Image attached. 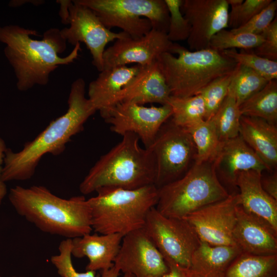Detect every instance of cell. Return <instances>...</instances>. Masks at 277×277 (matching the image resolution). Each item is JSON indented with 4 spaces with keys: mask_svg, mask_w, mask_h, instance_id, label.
I'll return each mask as SVG.
<instances>
[{
    "mask_svg": "<svg viewBox=\"0 0 277 277\" xmlns=\"http://www.w3.org/2000/svg\"><path fill=\"white\" fill-rule=\"evenodd\" d=\"M85 88L83 78L74 80L71 85L66 112L51 121L34 139L26 142L21 150L14 152L7 148L2 174L4 182L29 180L45 154L60 155L71 137L83 130L85 122L96 111L85 96Z\"/></svg>",
    "mask_w": 277,
    "mask_h": 277,
    "instance_id": "obj_1",
    "label": "cell"
},
{
    "mask_svg": "<svg viewBox=\"0 0 277 277\" xmlns=\"http://www.w3.org/2000/svg\"><path fill=\"white\" fill-rule=\"evenodd\" d=\"M31 35L37 36L36 31L16 25L0 27V42L6 45L5 55L14 70L16 87L21 91L36 85H46L51 73L61 65L73 63L81 49L78 43L67 56L61 57L59 54L66 49L67 42L58 28L45 31L41 40Z\"/></svg>",
    "mask_w": 277,
    "mask_h": 277,
    "instance_id": "obj_2",
    "label": "cell"
},
{
    "mask_svg": "<svg viewBox=\"0 0 277 277\" xmlns=\"http://www.w3.org/2000/svg\"><path fill=\"white\" fill-rule=\"evenodd\" d=\"M8 199L18 214L45 233L72 239L93 230L91 208L84 196L65 199L43 186H16Z\"/></svg>",
    "mask_w": 277,
    "mask_h": 277,
    "instance_id": "obj_3",
    "label": "cell"
},
{
    "mask_svg": "<svg viewBox=\"0 0 277 277\" xmlns=\"http://www.w3.org/2000/svg\"><path fill=\"white\" fill-rule=\"evenodd\" d=\"M122 140L99 160L80 183L83 194L104 187L135 189L154 184L155 166L149 149L142 148L138 137L133 133Z\"/></svg>",
    "mask_w": 277,
    "mask_h": 277,
    "instance_id": "obj_4",
    "label": "cell"
},
{
    "mask_svg": "<svg viewBox=\"0 0 277 277\" xmlns=\"http://www.w3.org/2000/svg\"><path fill=\"white\" fill-rule=\"evenodd\" d=\"M171 96H194L216 78L233 72L238 64L223 51L207 48L195 51L173 43L170 53L157 59Z\"/></svg>",
    "mask_w": 277,
    "mask_h": 277,
    "instance_id": "obj_5",
    "label": "cell"
},
{
    "mask_svg": "<svg viewBox=\"0 0 277 277\" xmlns=\"http://www.w3.org/2000/svg\"><path fill=\"white\" fill-rule=\"evenodd\" d=\"M88 199L93 230L101 234L123 236L144 227L150 210L158 201L154 185L135 189L104 187Z\"/></svg>",
    "mask_w": 277,
    "mask_h": 277,
    "instance_id": "obj_6",
    "label": "cell"
},
{
    "mask_svg": "<svg viewBox=\"0 0 277 277\" xmlns=\"http://www.w3.org/2000/svg\"><path fill=\"white\" fill-rule=\"evenodd\" d=\"M229 195L219 180L212 161L194 163L181 177L158 188L155 207L166 217L183 219Z\"/></svg>",
    "mask_w": 277,
    "mask_h": 277,
    "instance_id": "obj_7",
    "label": "cell"
},
{
    "mask_svg": "<svg viewBox=\"0 0 277 277\" xmlns=\"http://www.w3.org/2000/svg\"><path fill=\"white\" fill-rule=\"evenodd\" d=\"M91 9L106 27L137 38L152 29L167 34L169 13L164 0H76Z\"/></svg>",
    "mask_w": 277,
    "mask_h": 277,
    "instance_id": "obj_8",
    "label": "cell"
},
{
    "mask_svg": "<svg viewBox=\"0 0 277 277\" xmlns=\"http://www.w3.org/2000/svg\"><path fill=\"white\" fill-rule=\"evenodd\" d=\"M147 149L154 158V185L157 188L181 177L195 161L196 150L190 135L171 117L162 125Z\"/></svg>",
    "mask_w": 277,
    "mask_h": 277,
    "instance_id": "obj_9",
    "label": "cell"
},
{
    "mask_svg": "<svg viewBox=\"0 0 277 277\" xmlns=\"http://www.w3.org/2000/svg\"><path fill=\"white\" fill-rule=\"evenodd\" d=\"M143 228L166 263L186 269L190 268L192 254L200 240L185 219L166 217L153 207Z\"/></svg>",
    "mask_w": 277,
    "mask_h": 277,
    "instance_id": "obj_10",
    "label": "cell"
},
{
    "mask_svg": "<svg viewBox=\"0 0 277 277\" xmlns=\"http://www.w3.org/2000/svg\"><path fill=\"white\" fill-rule=\"evenodd\" d=\"M68 28L61 30L67 43L75 46L84 43L92 56V65L101 72L104 69L103 54L106 45L115 39L128 36L123 32L116 33L107 28L88 7L71 1L69 6Z\"/></svg>",
    "mask_w": 277,
    "mask_h": 277,
    "instance_id": "obj_11",
    "label": "cell"
},
{
    "mask_svg": "<svg viewBox=\"0 0 277 277\" xmlns=\"http://www.w3.org/2000/svg\"><path fill=\"white\" fill-rule=\"evenodd\" d=\"M168 104L145 107L134 103L123 102L109 109L104 119L113 132L122 136L127 133L136 134L148 148L162 125L172 116Z\"/></svg>",
    "mask_w": 277,
    "mask_h": 277,
    "instance_id": "obj_12",
    "label": "cell"
},
{
    "mask_svg": "<svg viewBox=\"0 0 277 277\" xmlns=\"http://www.w3.org/2000/svg\"><path fill=\"white\" fill-rule=\"evenodd\" d=\"M240 204L238 192L206 206L183 218L193 228L199 239L213 246L235 245L233 232Z\"/></svg>",
    "mask_w": 277,
    "mask_h": 277,
    "instance_id": "obj_13",
    "label": "cell"
},
{
    "mask_svg": "<svg viewBox=\"0 0 277 277\" xmlns=\"http://www.w3.org/2000/svg\"><path fill=\"white\" fill-rule=\"evenodd\" d=\"M114 266L134 277H155L169 271L163 255L144 228L123 237Z\"/></svg>",
    "mask_w": 277,
    "mask_h": 277,
    "instance_id": "obj_14",
    "label": "cell"
},
{
    "mask_svg": "<svg viewBox=\"0 0 277 277\" xmlns=\"http://www.w3.org/2000/svg\"><path fill=\"white\" fill-rule=\"evenodd\" d=\"M229 9L227 0H182L181 11L190 27V51L209 48L213 36L228 27Z\"/></svg>",
    "mask_w": 277,
    "mask_h": 277,
    "instance_id": "obj_15",
    "label": "cell"
},
{
    "mask_svg": "<svg viewBox=\"0 0 277 277\" xmlns=\"http://www.w3.org/2000/svg\"><path fill=\"white\" fill-rule=\"evenodd\" d=\"M173 45L166 33L153 29L139 38L127 36L117 39L104 51V69L132 63L141 66L151 64L161 54L170 53Z\"/></svg>",
    "mask_w": 277,
    "mask_h": 277,
    "instance_id": "obj_16",
    "label": "cell"
},
{
    "mask_svg": "<svg viewBox=\"0 0 277 277\" xmlns=\"http://www.w3.org/2000/svg\"><path fill=\"white\" fill-rule=\"evenodd\" d=\"M212 162L222 184L232 189L236 188V179L241 172L248 170L270 172L240 135L220 142Z\"/></svg>",
    "mask_w": 277,
    "mask_h": 277,
    "instance_id": "obj_17",
    "label": "cell"
},
{
    "mask_svg": "<svg viewBox=\"0 0 277 277\" xmlns=\"http://www.w3.org/2000/svg\"><path fill=\"white\" fill-rule=\"evenodd\" d=\"M233 239L242 253L261 256L277 254V231L246 212L240 204L236 208Z\"/></svg>",
    "mask_w": 277,
    "mask_h": 277,
    "instance_id": "obj_18",
    "label": "cell"
},
{
    "mask_svg": "<svg viewBox=\"0 0 277 277\" xmlns=\"http://www.w3.org/2000/svg\"><path fill=\"white\" fill-rule=\"evenodd\" d=\"M170 96L169 88L156 61L146 66H140L135 75L115 97L112 107L123 102L141 105L149 103L164 105L168 104Z\"/></svg>",
    "mask_w": 277,
    "mask_h": 277,
    "instance_id": "obj_19",
    "label": "cell"
},
{
    "mask_svg": "<svg viewBox=\"0 0 277 277\" xmlns=\"http://www.w3.org/2000/svg\"><path fill=\"white\" fill-rule=\"evenodd\" d=\"M262 173L248 170L238 174L235 186L239 190L240 205L246 212L265 222L277 231V201L263 189Z\"/></svg>",
    "mask_w": 277,
    "mask_h": 277,
    "instance_id": "obj_20",
    "label": "cell"
},
{
    "mask_svg": "<svg viewBox=\"0 0 277 277\" xmlns=\"http://www.w3.org/2000/svg\"><path fill=\"white\" fill-rule=\"evenodd\" d=\"M120 234H86L71 239V254L76 258L87 257L86 270L96 271L114 266L123 237Z\"/></svg>",
    "mask_w": 277,
    "mask_h": 277,
    "instance_id": "obj_21",
    "label": "cell"
},
{
    "mask_svg": "<svg viewBox=\"0 0 277 277\" xmlns=\"http://www.w3.org/2000/svg\"><path fill=\"white\" fill-rule=\"evenodd\" d=\"M140 66H122L105 69L88 86V98L103 118L112 107L116 95L133 78Z\"/></svg>",
    "mask_w": 277,
    "mask_h": 277,
    "instance_id": "obj_22",
    "label": "cell"
},
{
    "mask_svg": "<svg viewBox=\"0 0 277 277\" xmlns=\"http://www.w3.org/2000/svg\"><path fill=\"white\" fill-rule=\"evenodd\" d=\"M276 125L255 117L242 115L239 135L268 167L275 170L277 165Z\"/></svg>",
    "mask_w": 277,
    "mask_h": 277,
    "instance_id": "obj_23",
    "label": "cell"
},
{
    "mask_svg": "<svg viewBox=\"0 0 277 277\" xmlns=\"http://www.w3.org/2000/svg\"><path fill=\"white\" fill-rule=\"evenodd\" d=\"M241 253L236 245L213 246L200 241L187 270L196 277H225L228 267Z\"/></svg>",
    "mask_w": 277,
    "mask_h": 277,
    "instance_id": "obj_24",
    "label": "cell"
},
{
    "mask_svg": "<svg viewBox=\"0 0 277 277\" xmlns=\"http://www.w3.org/2000/svg\"><path fill=\"white\" fill-rule=\"evenodd\" d=\"M242 115L258 117L269 123L277 122V80H271L261 90L239 106Z\"/></svg>",
    "mask_w": 277,
    "mask_h": 277,
    "instance_id": "obj_25",
    "label": "cell"
},
{
    "mask_svg": "<svg viewBox=\"0 0 277 277\" xmlns=\"http://www.w3.org/2000/svg\"><path fill=\"white\" fill-rule=\"evenodd\" d=\"M225 277H277V254L241 253L228 267Z\"/></svg>",
    "mask_w": 277,
    "mask_h": 277,
    "instance_id": "obj_26",
    "label": "cell"
},
{
    "mask_svg": "<svg viewBox=\"0 0 277 277\" xmlns=\"http://www.w3.org/2000/svg\"><path fill=\"white\" fill-rule=\"evenodd\" d=\"M185 129L195 146V163L201 164L212 161L221 142L213 120H203Z\"/></svg>",
    "mask_w": 277,
    "mask_h": 277,
    "instance_id": "obj_27",
    "label": "cell"
},
{
    "mask_svg": "<svg viewBox=\"0 0 277 277\" xmlns=\"http://www.w3.org/2000/svg\"><path fill=\"white\" fill-rule=\"evenodd\" d=\"M168 104L172 109L171 120L183 128L205 120V109L200 94L187 97L170 96Z\"/></svg>",
    "mask_w": 277,
    "mask_h": 277,
    "instance_id": "obj_28",
    "label": "cell"
},
{
    "mask_svg": "<svg viewBox=\"0 0 277 277\" xmlns=\"http://www.w3.org/2000/svg\"><path fill=\"white\" fill-rule=\"evenodd\" d=\"M241 116L236 99L233 94L228 90L226 98L211 118L221 142L239 135Z\"/></svg>",
    "mask_w": 277,
    "mask_h": 277,
    "instance_id": "obj_29",
    "label": "cell"
},
{
    "mask_svg": "<svg viewBox=\"0 0 277 277\" xmlns=\"http://www.w3.org/2000/svg\"><path fill=\"white\" fill-rule=\"evenodd\" d=\"M269 81L254 70L238 64L229 90L239 106L263 88Z\"/></svg>",
    "mask_w": 277,
    "mask_h": 277,
    "instance_id": "obj_30",
    "label": "cell"
},
{
    "mask_svg": "<svg viewBox=\"0 0 277 277\" xmlns=\"http://www.w3.org/2000/svg\"><path fill=\"white\" fill-rule=\"evenodd\" d=\"M264 41L263 34L249 33H235L223 29L212 37L209 48L219 51L236 48L250 50L259 46Z\"/></svg>",
    "mask_w": 277,
    "mask_h": 277,
    "instance_id": "obj_31",
    "label": "cell"
},
{
    "mask_svg": "<svg viewBox=\"0 0 277 277\" xmlns=\"http://www.w3.org/2000/svg\"><path fill=\"white\" fill-rule=\"evenodd\" d=\"M235 70L212 81L199 93L204 103L205 120L213 117L226 98Z\"/></svg>",
    "mask_w": 277,
    "mask_h": 277,
    "instance_id": "obj_32",
    "label": "cell"
},
{
    "mask_svg": "<svg viewBox=\"0 0 277 277\" xmlns=\"http://www.w3.org/2000/svg\"><path fill=\"white\" fill-rule=\"evenodd\" d=\"M223 51L237 64L254 70L267 81L277 79V61L260 56L249 51L242 50L239 52L232 49Z\"/></svg>",
    "mask_w": 277,
    "mask_h": 277,
    "instance_id": "obj_33",
    "label": "cell"
},
{
    "mask_svg": "<svg viewBox=\"0 0 277 277\" xmlns=\"http://www.w3.org/2000/svg\"><path fill=\"white\" fill-rule=\"evenodd\" d=\"M231 7L228 27L231 29L242 26L267 6L272 0H227Z\"/></svg>",
    "mask_w": 277,
    "mask_h": 277,
    "instance_id": "obj_34",
    "label": "cell"
},
{
    "mask_svg": "<svg viewBox=\"0 0 277 277\" xmlns=\"http://www.w3.org/2000/svg\"><path fill=\"white\" fill-rule=\"evenodd\" d=\"M58 249V253L51 256L50 261L61 277H99L96 275V271L79 272L74 268L72 261L71 239L62 241Z\"/></svg>",
    "mask_w": 277,
    "mask_h": 277,
    "instance_id": "obj_35",
    "label": "cell"
},
{
    "mask_svg": "<svg viewBox=\"0 0 277 277\" xmlns=\"http://www.w3.org/2000/svg\"><path fill=\"white\" fill-rule=\"evenodd\" d=\"M169 13V24L167 36L174 42L187 40L190 31L188 21L181 11L182 0H164Z\"/></svg>",
    "mask_w": 277,
    "mask_h": 277,
    "instance_id": "obj_36",
    "label": "cell"
},
{
    "mask_svg": "<svg viewBox=\"0 0 277 277\" xmlns=\"http://www.w3.org/2000/svg\"><path fill=\"white\" fill-rule=\"evenodd\" d=\"M277 1L271 2L245 24L236 29H230L235 33H249L260 35L264 33L275 18Z\"/></svg>",
    "mask_w": 277,
    "mask_h": 277,
    "instance_id": "obj_37",
    "label": "cell"
},
{
    "mask_svg": "<svg viewBox=\"0 0 277 277\" xmlns=\"http://www.w3.org/2000/svg\"><path fill=\"white\" fill-rule=\"evenodd\" d=\"M264 41L258 47L249 51L260 56L277 61V19L275 17L262 34Z\"/></svg>",
    "mask_w": 277,
    "mask_h": 277,
    "instance_id": "obj_38",
    "label": "cell"
},
{
    "mask_svg": "<svg viewBox=\"0 0 277 277\" xmlns=\"http://www.w3.org/2000/svg\"><path fill=\"white\" fill-rule=\"evenodd\" d=\"M261 184L263 189L270 196L277 201V173L274 170L268 175L262 173Z\"/></svg>",
    "mask_w": 277,
    "mask_h": 277,
    "instance_id": "obj_39",
    "label": "cell"
},
{
    "mask_svg": "<svg viewBox=\"0 0 277 277\" xmlns=\"http://www.w3.org/2000/svg\"><path fill=\"white\" fill-rule=\"evenodd\" d=\"M7 148L4 140L0 137V206L7 193L6 183L2 179L5 154Z\"/></svg>",
    "mask_w": 277,
    "mask_h": 277,
    "instance_id": "obj_40",
    "label": "cell"
},
{
    "mask_svg": "<svg viewBox=\"0 0 277 277\" xmlns=\"http://www.w3.org/2000/svg\"><path fill=\"white\" fill-rule=\"evenodd\" d=\"M167 264L169 267V271L163 275L155 277H186L183 268L172 263Z\"/></svg>",
    "mask_w": 277,
    "mask_h": 277,
    "instance_id": "obj_41",
    "label": "cell"
},
{
    "mask_svg": "<svg viewBox=\"0 0 277 277\" xmlns=\"http://www.w3.org/2000/svg\"><path fill=\"white\" fill-rule=\"evenodd\" d=\"M71 1H57V3L61 4L60 15L62 18V23L68 24L69 17V6Z\"/></svg>",
    "mask_w": 277,
    "mask_h": 277,
    "instance_id": "obj_42",
    "label": "cell"
},
{
    "mask_svg": "<svg viewBox=\"0 0 277 277\" xmlns=\"http://www.w3.org/2000/svg\"><path fill=\"white\" fill-rule=\"evenodd\" d=\"M120 272V270L113 266L108 269L100 271L99 277H118ZM123 277H134V276L129 273H124Z\"/></svg>",
    "mask_w": 277,
    "mask_h": 277,
    "instance_id": "obj_43",
    "label": "cell"
},
{
    "mask_svg": "<svg viewBox=\"0 0 277 277\" xmlns=\"http://www.w3.org/2000/svg\"><path fill=\"white\" fill-rule=\"evenodd\" d=\"M32 3L35 5H39L41 4H43L44 3V1H41V0H21V1H11L10 3V6L11 7H18L21 6L24 4L26 3Z\"/></svg>",
    "mask_w": 277,
    "mask_h": 277,
    "instance_id": "obj_44",
    "label": "cell"
},
{
    "mask_svg": "<svg viewBox=\"0 0 277 277\" xmlns=\"http://www.w3.org/2000/svg\"><path fill=\"white\" fill-rule=\"evenodd\" d=\"M183 271L184 272L186 277H196L194 276V275L192 274L191 273H190L187 269H183Z\"/></svg>",
    "mask_w": 277,
    "mask_h": 277,
    "instance_id": "obj_45",
    "label": "cell"
},
{
    "mask_svg": "<svg viewBox=\"0 0 277 277\" xmlns=\"http://www.w3.org/2000/svg\"><path fill=\"white\" fill-rule=\"evenodd\" d=\"M0 277H3V276L0 275ZM11 277H26V276H11Z\"/></svg>",
    "mask_w": 277,
    "mask_h": 277,
    "instance_id": "obj_46",
    "label": "cell"
}]
</instances>
